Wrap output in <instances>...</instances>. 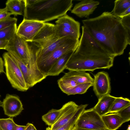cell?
Wrapping results in <instances>:
<instances>
[{"mask_svg":"<svg viewBox=\"0 0 130 130\" xmlns=\"http://www.w3.org/2000/svg\"><path fill=\"white\" fill-rule=\"evenodd\" d=\"M83 26L95 41L110 55H122L130 37L119 17L105 11L96 17L82 20Z\"/></svg>","mask_w":130,"mask_h":130,"instance_id":"1","label":"cell"},{"mask_svg":"<svg viewBox=\"0 0 130 130\" xmlns=\"http://www.w3.org/2000/svg\"><path fill=\"white\" fill-rule=\"evenodd\" d=\"M76 49L66 65L69 71H93L98 69H109L115 57L110 55L95 41L83 26Z\"/></svg>","mask_w":130,"mask_h":130,"instance_id":"2","label":"cell"},{"mask_svg":"<svg viewBox=\"0 0 130 130\" xmlns=\"http://www.w3.org/2000/svg\"><path fill=\"white\" fill-rule=\"evenodd\" d=\"M23 0V19L43 23L66 14L73 5L72 0Z\"/></svg>","mask_w":130,"mask_h":130,"instance_id":"3","label":"cell"},{"mask_svg":"<svg viewBox=\"0 0 130 130\" xmlns=\"http://www.w3.org/2000/svg\"><path fill=\"white\" fill-rule=\"evenodd\" d=\"M79 42V39H71L40 60L37 64L40 72L46 77L48 76V73L56 61L63 54L71 51H75Z\"/></svg>","mask_w":130,"mask_h":130,"instance_id":"4","label":"cell"},{"mask_svg":"<svg viewBox=\"0 0 130 130\" xmlns=\"http://www.w3.org/2000/svg\"><path fill=\"white\" fill-rule=\"evenodd\" d=\"M3 57L5 73L12 87L19 91H26L29 88L17 62L8 52L4 53Z\"/></svg>","mask_w":130,"mask_h":130,"instance_id":"5","label":"cell"},{"mask_svg":"<svg viewBox=\"0 0 130 130\" xmlns=\"http://www.w3.org/2000/svg\"><path fill=\"white\" fill-rule=\"evenodd\" d=\"M55 22L58 38L67 37L79 39L80 35L79 22L66 14L58 18Z\"/></svg>","mask_w":130,"mask_h":130,"instance_id":"6","label":"cell"},{"mask_svg":"<svg viewBox=\"0 0 130 130\" xmlns=\"http://www.w3.org/2000/svg\"><path fill=\"white\" fill-rule=\"evenodd\" d=\"M74 127L93 130H107L101 117L93 108L85 109L77 120Z\"/></svg>","mask_w":130,"mask_h":130,"instance_id":"7","label":"cell"},{"mask_svg":"<svg viewBox=\"0 0 130 130\" xmlns=\"http://www.w3.org/2000/svg\"><path fill=\"white\" fill-rule=\"evenodd\" d=\"M5 50L19 58L27 67L29 54L28 42L16 33L9 41Z\"/></svg>","mask_w":130,"mask_h":130,"instance_id":"8","label":"cell"},{"mask_svg":"<svg viewBox=\"0 0 130 130\" xmlns=\"http://www.w3.org/2000/svg\"><path fill=\"white\" fill-rule=\"evenodd\" d=\"M45 23L23 19L17 28L16 33L26 42H32Z\"/></svg>","mask_w":130,"mask_h":130,"instance_id":"9","label":"cell"},{"mask_svg":"<svg viewBox=\"0 0 130 130\" xmlns=\"http://www.w3.org/2000/svg\"><path fill=\"white\" fill-rule=\"evenodd\" d=\"M58 39L55 24L45 23L32 42L36 44L39 47L42 48L47 46Z\"/></svg>","mask_w":130,"mask_h":130,"instance_id":"10","label":"cell"},{"mask_svg":"<svg viewBox=\"0 0 130 130\" xmlns=\"http://www.w3.org/2000/svg\"><path fill=\"white\" fill-rule=\"evenodd\" d=\"M79 105L71 101L64 104L61 108L59 116L54 124L46 128L48 130H56L66 124L76 112Z\"/></svg>","mask_w":130,"mask_h":130,"instance_id":"11","label":"cell"},{"mask_svg":"<svg viewBox=\"0 0 130 130\" xmlns=\"http://www.w3.org/2000/svg\"><path fill=\"white\" fill-rule=\"evenodd\" d=\"M2 102L5 114L10 117H16L24 109L19 97L16 95L7 94Z\"/></svg>","mask_w":130,"mask_h":130,"instance_id":"12","label":"cell"},{"mask_svg":"<svg viewBox=\"0 0 130 130\" xmlns=\"http://www.w3.org/2000/svg\"><path fill=\"white\" fill-rule=\"evenodd\" d=\"M93 90L99 98L109 94L111 91L110 78L108 74L104 72H100L94 76Z\"/></svg>","mask_w":130,"mask_h":130,"instance_id":"13","label":"cell"},{"mask_svg":"<svg viewBox=\"0 0 130 130\" xmlns=\"http://www.w3.org/2000/svg\"><path fill=\"white\" fill-rule=\"evenodd\" d=\"M99 4V2L93 0H82L75 5L71 12L79 18H88Z\"/></svg>","mask_w":130,"mask_h":130,"instance_id":"14","label":"cell"},{"mask_svg":"<svg viewBox=\"0 0 130 130\" xmlns=\"http://www.w3.org/2000/svg\"><path fill=\"white\" fill-rule=\"evenodd\" d=\"M116 98L109 94L104 95L99 98L97 103L93 108L101 117L108 114Z\"/></svg>","mask_w":130,"mask_h":130,"instance_id":"15","label":"cell"},{"mask_svg":"<svg viewBox=\"0 0 130 130\" xmlns=\"http://www.w3.org/2000/svg\"><path fill=\"white\" fill-rule=\"evenodd\" d=\"M75 51L67 53L61 56L55 62L50 70L48 76H56L62 72L70 58Z\"/></svg>","mask_w":130,"mask_h":130,"instance_id":"16","label":"cell"},{"mask_svg":"<svg viewBox=\"0 0 130 130\" xmlns=\"http://www.w3.org/2000/svg\"><path fill=\"white\" fill-rule=\"evenodd\" d=\"M101 118L107 130H116L124 123L123 119L116 113L107 114L101 116Z\"/></svg>","mask_w":130,"mask_h":130,"instance_id":"17","label":"cell"},{"mask_svg":"<svg viewBox=\"0 0 130 130\" xmlns=\"http://www.w3.org/2000/svg\"><path fill=\"white\" fill-rule=\"evenodd\" d=\"M62 78L71 79L78 84L87 83H93L94 82V79L89 73L83 71H69Z\"/></svg>","mask_w":130,"mask_h":130,"instance_id":"18","label":"cell"},{"mask_svg":"<svg viewBox=\"0 0 130 130\" xmlns=\"http://www.w3.org/2000/svg\"><path fill=\"white\" fill-rule=\"evenodd\" d=\"M72 38H74L66 37L59 38L44 48H39L36 53L37 62L51 53L59 46Z\"/></svg>","mask_w":130,"mask_h":130,"instance_id":"19","label":"cell"},{"mask_svg":"<svg viewBox=\"0 0 130 130\" xmlns=\"http://www.w3.org/2000/svg\"><path fill=\"white\" fill-rule=\"evenodd\" d=\"M8 11L15 16L24 15V4L23 0H8L6 3Z\"/></svg>","mask_w":130,"mask_h":130,"instance_id":"20","label":"cell"},{"mask_svg":"<svg viewBox=\"0 0 130 130\" xmlns=\"http://www.w3.org/2000/svg\"><path fill=\"white\" fill-rule=\"evenodd\" d=\"M17 62L23 75L28 87L29 88L34 86L30 73L27 66L19 58L11 53H9Z\"/></svg>","mask_w":130,"mask_h":130,"instance_id":"21","label":"cell"},{"mask_svg":"<svg viewBox=\"0 0 130 130\" xmlns=\"http://www.w3.org/2000/svg\"><path fill=\"white\" fill-rule=\"evenodd\" d=\"M87 105V104H85L79 105L76 112L69 120L62 126L56 130H72L77 120L85 110ZM46 130H48L46 128Z\"/></svg>","mask_w":130,"mask_h":130,"instance_id":"22","label":"cell"},{"mask_svg":"<svg viewBox=\"0 0 130 130\" xmlns=\"http://www.w3.org/2000/svg\"><path fill=\"white\" fill-rule=\"evenodd\" d=\"M114 6L111 12L113 15L119 17L130 7V0H117L114 2Z\"/></svg>","mask_w":130,"mask_h":130,"instance_id":"23","label":"cell"},{"mask_svg":"<svg viewBox=\"0 0 130 130\" xmlns=\"http://www.w3.org/2000/svg\"><path fill=\"white\" fill-rule=\"evenodd\" d=\"M129 105L130 101L128 99L122 97H116L109 113H116Z\"/></svg>","mask_w":130,"mask_h":130,"instance_id":"24","label":"cell"},{"mask_svg":"<svg viewBox=\"0 0 130 130\" xmlns=\"http://www.w3.org/2000/svg\"><path fill=\"white\" fill-rule=\"evenodd\" d=\"M93 83H87L78 84L74 87L63 92L68 95L82 94L86 93L90 87L93 86Z\"/></svg>","mask_w":130,"mask_h":130,"instance_id":"25","label":"cell"},{"mask_svg":"<svg viewBox=\"0 0 130 130\" xmlns=\"http://www.w3.org/2000/svg\"><path fill=\"white\" fill-rule=\"evenodd\" d=\"M61 110V108L59 109H52L42 116V119L46 125L51 126L55 122Z\"/></svg>","mask_w":130,"mask_h":130,"instance_id":"26","label":"cell"},{"mask_svg":"<svg viewBox=\"0 0 130 130\" xmlns=\"http://www.w3.org/2000/svg\"><path fill=\"white\" fill-rule=\"evenodd\" d=\"M17 27V23L0 30V39L9 41L16 33Z\"/></svg>","mask_w":130,"mask_h":130,"instance_id":"27","label":"cell"},{"mask_svg":"<svg viewBox=\"0 0 130 130\" xmlns=\"http://www.w3.org/2000/svg\"><path fill=\"white\" fill-rule=\"evenodd\" d=\"M57 82L59 88L62 92L70 89L78 84L72 80L62 77L58 80Z\"/></svg>","mask_w":130,"mask_h":130,"instance_id":"28","label":"cell"},{"mask_svg":"<svg viewBox=\"0 0 130 130\" xmlns=\"http://www.w3.org/2000/svg\"><path fill=\"white\" fill-rule=\"evenodd\" d=\"M15 123L12 117L0 119V129L1 130H15Z\"/></svg>","mask_w":130,"mask_h":130,"instance_id":"29","label":"cell"},{"mask_svg":"<svg viewBox=\"0 0 130 130\" xmlns=\"http://www.w3.org/2000/svg\"><path fill=\"white\" fill-rule=\"evenodd\" d=\"M17 19L15 17H10L0 21V30L17 23Z\"/></svg>","mask_w":130,"mask_h":130,"instance_id":"30","label":"cell"},{"mask_svg":"<svg viewBox=\"0 0 130 130\" xmlns=\"http://www.w3.org/2000/svg\"><path fill=\"white\" fill-rule=\"evenodd\" d=\"M116 113L120 116L124 123L129 121L130 120V105Z\"/></svg>","mask_w":130,"mask_h":130,"instance_id":"31","label":"cell"},{"mask_svg":"<svg viewBox=\"0 0 130 130\" xmlns=\"http://www.w3.org/2000/svg\"><path fill=\"white\" fill-rule=\"evenodd\" d=\"M120 20L130 37V14L120 18Z\"/></svg>","mask_w":130,"mask_h":130,"instance_id":"32","label":"cell"},{"mask_svg":"<svg viewBox=\"0 0 130 130\" xmlns=\"http://www.w3.org/2000/svg\"><path fill=\"white\" fill-rule=\"evenodd\" d=\"M13 15L11 13L9 12L5 7L3 9H0V21L3 20Z\"/></svg>","mask_w":130,"mask_h":130,"instance_id":"33","label":"cell"},{"mask_svg":"<svg viewBox=\"0 0 130 130\" xmlns=\"http://www.w3.org/2000/svg\"><path fill=\"white\" fill-rule=\"evenodd\" d=\"M8 41L0 39V50H6L7 46Z\"/></svg>","mask_w":130,"mask_h":130,"instance_id":"34","label":"cell"},{"mask_svg":"<svg viewBox=\"0 0 130 130\" xmlns=\"http://www.w3.org/2000/svg\"><path fill=\"white\" fill-rule=\"evenodd\" d=\"M26 126V127L25 130H37L32 124L28 123Z\"/></svg>","mask_w":130,"mask_h":130,"instance_id":"35","label":"cell"},{"mask_svg":"<svg viewBox=\"0 0 130 130\" xmlns=\"http://www.w3.org/2000/svg\"><path fill=\"white\" fill-rule=\"evenodd\" d=\"M4 62L2 58L0 57V74L2 73H5L4 70Z\"/></svg>","mask_w":130,"mask_h":130,"instance_id":"36","label":"cell"},{"mask_svg":"<svg viewBox=\"0 0 130 130\" xmlns=\"http://www.w3.org/2000/svg\"><path fill=\"white\" fill-rule=\"evenodd\" d=\"M14 127L15 130H25L26 126L20 125L15 123Z\"/></svg>","mask_w":130,"mask_h":130,"instance_id":"37","label":"cell"},{"mask_svg":"<svg viewBox=\"0 0 130 130\" xmlns=\"http://www.w3.org/2000/svg\"><path fill=\"white\" fill-rule=\"evenodd\" d=\"M129 14H130V7L123 13L119 17L121 18Z\"/></svg>","mask_w":130,"mask_h":130,"instance_id":"38","label":"cell"},{"mask_svg":"<svg viewBox=\"0 0 130 130\" xmlns=\"http://www.w3.org/2000/svg\"><path fill=\"white\" fill-rule=\"evenodd\" d=\"M72 130H93L81 128L80 127H75L74 126Z\"/></svg>","mask_w":130,"mask_h":130,"instance_id":"39","label":"cell"},{"mask_svg":"<svg viewBox=\"0 0 130 130\" xmlns=\"http://www.w3.org/2000/svg\"><path fill=\"white\" fill-rule=\"evenodd\" d=\"M1 97V95H0V98ZM2 102H1V101L0 100V107L2 106Z\"/></svg>","mask_w":130,"mask_h":130,"instance_id":"40","label":"cell"},{"mask_svg":"<svg viewBox=\"0 0 130 130\" xmlns=\"http://www.w3.org/2000/svg\"><path fill=\"white\" fill-rule=\"evenodd\" d=\"M127 130H130V126L129 125L128 126V127Z\"/></svg>","mask_w":130,"mask_h":130,"instance_id":"41","label":"cell"},{"mask_svg":"<svg viewBox=\"0 0 130 130\" xmlns=\"http://www.w3.org/2000/svg\"><path fill=\"white\" fill-rule=\"evenodd\" d=\"M0 130H1L0 129Z\"/></svg>","mask_w":130,"mask_h":130,"instance_id":"42","label":"cell"}]
</instances>
